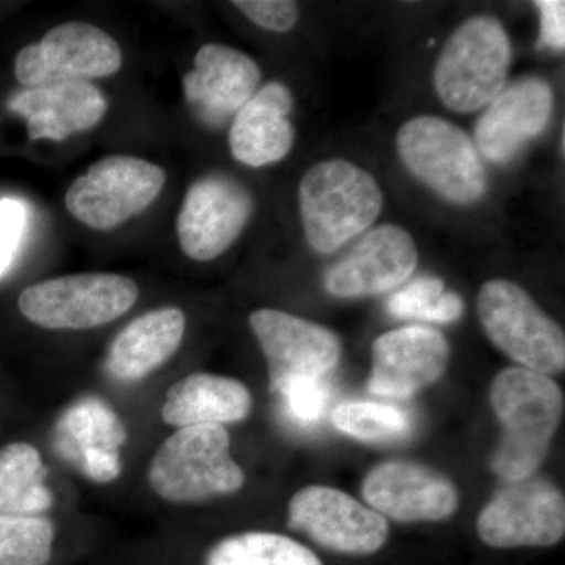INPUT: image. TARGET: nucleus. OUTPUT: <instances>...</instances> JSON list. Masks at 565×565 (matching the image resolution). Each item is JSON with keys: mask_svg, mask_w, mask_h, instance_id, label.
<instances>
[{"mask_svg": "<svg viewBox=\"0 0 565 565\" xmlns=\"http://www.w3.org/2000/svg\"><path fill=\"white\" fill-rule=\"evenodd\" d=\"M204 565H322L310 548L291 537L263 531L230 535L207 553Z\"/></svg>", "mask_w": 565, "mask_h": 565, "instance_id": "24", "label": "nucleus"}, {"mask_svg": "<svg viewBox=\"0 0 565 565\" xmlns=\"http://www.w3.org/2000/svg\"><path fill=\"white\" fill-rule=\"evenodd\" d=\"M121 63L120 46L109 33L88 22L71 21L21 50L14 62V76L29 88L88 82L118 73Z\"/></svg>", "mask_w": 565, "mask_h": 565, "instance_id": "9", "label": "nucleus"}, {"mask_svg": "<svg viewBox=\"0 0 565 565\" xmlns=\"http://www.w3.org/2000/svg\"><path fill=\"white\" fill-rule=\"evenodd\" d=\"M184 332L185 316L180 308L148 311L115 338L107 370L118 381H140L172 359Z\"/></svg>", "mask_w": 565, "mask_h": 565, "instance_id": "21", "label": "nucleus"}, {"mask_svg": "<svg viewBox=\"0 0 565 565\" xmlns=\"http://www.w3.org/2000/svg\"><path fill=\"white\" fill-rule=\"evenodd\" d=\"M366 503L399 522H438L455 514V486L423 465L392 460L375 467L363 481Z\"/></svg>", "mask_w": 565, "mask_h": 565, "instance_id": "16", "label": "nucleus"}, {"mask_svg": "<svg viewBox=\"0 0 565 565\" xmlns=\"http://www.w3.org/2000/svg\"><path fill=\"white\" fill-rule=\"evenodd\" d=\"M252 396L243 382L212 374H192L167 393L162 419L170 426H223L250 414Z\"/></svg>", "mask_w": 565, "mask_h": 565, "instance_id": "22", "label": "nucleus"}, {"mask_svg": "<svg viewBox=\"0 0 565 565\" xmlns=\"http://www.w3.org/2000/svg\"><path fill=\"white\" fill-rule=\"evenodd\" d=\"M490 403L501 423L500 444L490 460L493 473L508 482L534 476L563 418L559 385L548 375L508 367L494 377Z\"/></svg>", "mask_w": 565, "mask_h": 565, "instance_id": "1", "label": "nucleus"}, {"mask_svg": "<svg viewBox=\"0 0 565 565\" xmlns=\"http://www.w3.org/2000/svg\"><path fill=\"white\" fill-rule=\"evenodd\" d=\"M25 210L17 200H0V277L7 273L24 230Z\"/></svg>", "mask_w": 565, "mask_h": 565, "instance_id": "31", "label": "nucleus"}, {"mask_svg": "<svg viewBox=\"0 0 565 565\" xmlns=\"http://www.w3.org/2000/svg\"><path fill=\"white\" fill-rule=\"evenodd\" d=\"M397 152L423 184L448 202H478L487 173L470 137L438 117H416L397 132Z\"/></svg>", "mask_w": 565, "mask_h": 565, "instance_id": "5", "label": "nucleus"}, {"mask_svg": "<svg viewBox=\"0 0 565 565\" xmlns=\"http://www.w3.org/2000/svg\"><path fill=\"white\" fill-rule=\"evenodd\" d=\"M66 433L79 444L82 452L93 448L118 449L126 434L109 408L92 401L77 405L65 416Z\"/></svg>", "mask_w": 565, "mask_h": 565, "instance_id": "28", "label": "nucleus"}, {"mask_svg": "<svg viewBox=\"0 0 565 565\" xmlns=\"http://www.w3.org/2000/svg\"><path fill=\"white\" fill-rule=\"evenodd\" d=\"M388 311L401 319L448 323L462 316L463 303L456 292L445 291L440 278L422 277L390 297Z\"/></svg>", "mask_w": 565, "mask_h": 565, "instance_id": "27", "label": "nucleus"}, {"mask_svg": "<svg viewBox=\"0 0 565 565\" xmlns=\"http://www.w3.org/2000/svg\"><path fill=\"white\" fill-rule=\"evenodd\" d=\"M478 534L493 548L556 545L565 534L564 494L534 476L509 482L479 514Z\"/></svg>", "mask_w": 565, "mask_h": 565, "instance_id": "10", "label": "nucleus"}, {"mask_svg": "<svg viewBox=\"0 0 565 565\" xmlns=\"http://www.w3.org/2000/svg\"><path fill=\"white\" fill-rule=\"evenodd\" d=\"M289 527L343 555L377 553L388 539L384 515L332 487H305L289 503Z\"/></svg>", "mask_w": 565, "mask_h": 565, "instance_id": "11", "label": "nucleus"}, {"mask_svg": "<svg viewBox=\"0 0 565 565\" xmlns=\"http://www.w3.org/2000/svg\"><path fill=\"white\" fill-rule=\"evenodd\" d=\"M292 95L281 82H270L234 115L230 150L248 167L281 161L291 151L294 128L289 121Z\"/></svg>", "mask_w": 565, "mask_h": 565, "instance_id": "20", "label": "nucleus"}, {"mask_svg": "<svg viewBox=\"0 0 565 565\" xmlns=\"http://www.w3.org/2000/svg\"><path fill=\"white\" fill-rule=\"evenodd\" d=\"M252 212L250 192L239 182L221 174L193 182L178 214L181 250L193 262L218 258L236 243Z\"/></svg>", "mask_w": 565, "mask_h": 565, "instance_id": "12", "label": "nucleus"}, {"mask_svg": "<svg viewBox=\"0 0 565 565\" xmlns=\"http://www.w3.org/2000/svg\"><path fill=\"white\" fill-rule=\"evenodd\" d=\"M9 109L25 118L31 140L61 141L102 122L107 99L92 82H57L14 93Z\"/></svg>", "mask_w": 565, "mask_h": 565, "instance_id": "19", "label": "nucleus"}, {"mask_svg": "<svg viewBox=\"0 0 565 565\" xmlns=\"http://www.w3.org/2000/svg\"><path fill=\"white\" fill-rule=\"evenodd\" d=\"M148 479L170 503H199L236 492L245 476L230 456V435L223 426L182 427L152 457Z\"/></svg>", "mask_w": 565, "mask_h": 565, "instance_id": "3", "label": "nucleus"}, {"mask_svg": "<svg viewBox=\"0 0 565 565\" xmlns=\"http://www.w3.org/2000/svg\"><path fill=\"white\" fill-rule=\"evenodd\" d=\"M418 250L401 226H377L364 234L326 277L327 291L337 297L374 296L396 288L414 274Z\"/></svg>", "mask_w": 565, "mask_h": 565, "instance_id": "15", "label": "nucleus"}, {"mask_svg": "<svg viewBox=\"0 0 565 565\" xmlns=\"http://www.w3.org/2000/svg\"><path fill=\"white\" fill-rule=\"evenodd\" d=\"M476 125L479 150L490 162L504 163L541 136L553 110V93L537 77L516 81L503 88Z\"/></svg>", "mask_w": 565, "mask_h": 565, "instance_id": "18", "label": "nucleus"}, {"mask_svg": "<svg viewBox=\"0 0 565 565\" xmlns=\"http://www.w3.org/2000/svg\"><path fill=\"white\" fill-rule=\"evenodd\" d=\"M54 526L33 515H0V565H46L52 555Z\"/></svg>", "mask_w": 565, "mask_h": 565, "instance_id": "26", "label": "nucleus"}, {"mask_svg": "<svg viewBox=\"0 0 565 565\" xmlns=\"http://www.w3.org/2000/svg\"><path fill=\"white\" fill-rule=\"evenodd\" d=\"M449 348L444 334L412 326L382 334L373 344L370 392L407 399L445 373Z\"/></svg>", "mask_w": 565, "mask_h": 565, "instance_id": "17", "label": "nucleus"}, {"mask_svg": "<svg viewBox=\"0 0 565 565\" xmlns=\"http://www.w3.org/2000/svg\"><path fill=\"white\" fill-rule=\"evenodd\" d=\"M299 202L307 243L329 255L373 225L384 206V193L366 170L330 159L305 173Z\"/></svg>", "mask_w": 565, "mask_h": 565, "instance_id": "2", "label": "nucleus"}, {"mask_svg": "<svg viewBox=\"0 0 565 565\" xmlns=\"http://www.w3.org/2000/svg\"><path fill=\"white\" fill-rule=\"evenodd\" d=\"M233 6L266 31L288 32L299 20V7L288 0H237Z\"/></svg>", "mask_w": 565, "mask_h": 565, "instance_id": "30", "label": "nucleus"}, {"mask_svg": "<svg viewBox=\"0 0 565 565\" xmlns=\"http://www.w3.org/2000/svg\"><path fill=\"white\" fill-rule=\"evenodd\" d=\"M478 313L490 341L520 367L545 375L563 373V329L525 289L508 280L484 282L478 296Z\"/></svg>", "mask_w": 565, "mask_h": 565, "instance_id": "6", "label": "nucleus"}, {"mask_svg": "<svg viewBox=\"0 0 565 565\" xmlns=\"http://www.w3.org/2000/svg\"><path fill=\"white\" fill-rule=\"evenodd\" d=\"M84 468L93 481L110 482L120 473V457L118 449L93 448L82 452Z\"/></svg>", "mask_w": 565, "mask_h": 565, "instance_id": "33", "label": "nucleus"}, {"mask_svg": "<svg viewBox=\"0 0 565 565\" xmlns=\"http://www.w3.org/2000/svg\"><path fill=\"white\" fill-rule=\"evenodd\" d=\"M39 449L10 444L0 449V515L33 516L47 511L52 493Z\"/></svg>", "mask_w": 565, "mask_h": 565, "instance_id": "23", "label": "nucleus"}, {"mask_svg": "<svg viewBox=\"0 0 565 565\" xmlns=\"http://www.w3.org/2000/svg\"><path fill=\"white\" fill-rule=\"evenodd\" d=\"M541 13V40L539 44L548 50L564 51L565 47V3L563 0H539L535 2Z\"/></svg>", "mask_w": 565, "mask_h": 565, "instance_id": "32", "label": "nucleus"}, {"mask_svg": "<svg viewBox=\"0 0 565 565\" xmlns=\"http://www.w3.org/2000/svg\"><path fill=\"white\" fill-rule=\"evenodd\" d=\"M262 82V70L244 52L204 44L196 52L193 70L182 79L185 102L211 128H221L250 102Z\"/></svg>", "mask_w": 565, "mask_h": 565, "instance_id": "14", "label": "nucleus"}, {"mask_svg": "<svg viewBox=\"0 0 565 565\" xmlns=\"http://www.w3.org/2000/svg\"><path fill=\"white\" fill-rule=\"evenodd\" d=\"M511 54V41L500 21L471 18L446 41L435 65V90L451 110L482 109L503 90Z\"/></svg>", "mask_w": 565, "mask_h": 565, "instance_id": "4", "label": "nucleus"}, {"mask_svg": "<svg viewBox=\"0 0 565 565\" xmlns=\"http://www.w3.org/2000/svg\"><path fill=\"white\" fill-rule=\"evenodd\" d=\"M166 181L161 167L145 159L107 156L70 185L66 210L84 225L107 232L147 211Z\"/></svg>", "mask_w": 565, "mask_h": 565, "instance_id": "8", "label": "nucleus"}, {"mask_svg": "<svg viewBox=\"0 0 565 565\" xmlns=\"http://www.w3.org/2000/svg\"><path fill=\"white\" fill-rule=\"evenodd\" d=\"M139 299L131 278L117 274H77L36 282L21 292L18 307L35 326L88 330L128 313Z\"/></svg>", "mask_w": 565, "mask_h": 565, "instance_id": "7", "label": "nucleus"}, {"mask_svg": "<svg viewBox=\"0 0 565 565\" xmlns=\"http://www.w3.org/2000/svg\"><path fill=\"white\" fill-rule=\"evenodd\" d=\"M277 394L282 397L289 416L302 426L318 423L329 401L322 379H299L286 385Z\"/></svg>", "mask_w": 565, "mask_h": 565, "instance_id": "29", "label": "nucleus"}, {"mask_svg": "<svg viewBox=\"0 0 565 565\" xmlns=\"http://www.w3.org/2000/svg\"><path fill=\"white\" fill-rule=\"evenodd\" d=\"M333 424L341 433L363 441H397L412 433L411 416L393 405L344 403L333 412Z\"/></svg>", "mask_w": 565, "mask_h": 565, "instance_id": "25", "label": "nucleus"}, {"mask_svg": "<svg viewBox=\"0 0 565 565\" xmlns=\"http://www.w3.org/2000/svg\"><path fill=\"white\" fill-rule=\"evenodd\" d=\"M250 327L266 355L273 393L299 379H322L340 362V340L318 323L263 308L252 313Z\"/></svg>", "mask_w": 565, "mask_h": 565, "instance_id": "13", "label": "nucleus"}]
</instances>
